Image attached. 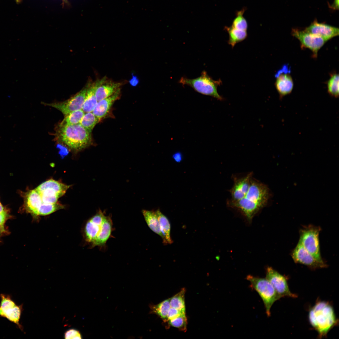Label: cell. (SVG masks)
I'll use <instances>...</instances> for the list:
<instances>
[{
  "label": "cell",
  "instance_id": "cell-1",
  "mask_svg": "<svg viewBox=\"0 0 339 339\" xmlns=\"http://www.w3.org/2000/svg\"><path fill=\"white\" fill-rule=\"evenodd\" d=\"M271 196L267 186L252 178L245 196L236 201L229 199L227 203L229 207L240 212L250 221L259 211L266 206Z\"/></svg>",
  "mask_w": 339,
  "mask_h": 339
},
{
  "label": "cell",
  "instance_id": "cell-2",
  "mask_svg": "<svg viewBox=\"0 0 339 339\" xmlns=\"http://www.w3.org/2000/svg\"><path fill=\"white\" fill-rule=\"evenodd\" d=\"M56 140L75 152L80 151L92 143L91 133L80 124L63 125L59 124L55 129Z\"/></svg>",
  "mask_w": 339,
  "mask_h": 339
},
{
  "label": "cell",
  "instance_id": "cell-3",
  "mask_svg": "<svg viewBox=\"0 0 339 339\" xmlns=\"http://www.w3.org/2000/svg\"><path fill=\"white\" fill-rule=\"evenodd\" d=\"M309 319L320 338L326 336L338 322L332 306L329 303L321 301L317 302L309 310Z\"/></svg>",
  "mask_w": 339,
  "mask_h": 339
},
{
  "label": "cell",
  "instance_id": "cell-4",
  "mask_svg": "<svg viewBox=\"0 0 339 339\" xmlns=\"http://www.w3.org/2000/svg\"><path fill=\"white\" fill-rule=\"evenodd\" d=\"M179 82L183 85L190 86L196 91L202 94L213 97L220 101L223 100V98L217 91L218 86L220 85L221 81L213 79L205 71L202 72L200 76L195 78L189 79L182 77Z\"/></svg>",
  "mask_w": 339,
  "mask_h": 339
},
{
  "label": "cell",
  "instance_id": "cell-5",
  "mask_svg": "<svg viewBox=\"0 0 339 339\" xmlns=\"http://www.w3.org/2000/svg\"><path fill=\"white\" fill-rule=\"evenodd\" d=\"M251 287L259 294L264 304L267 316L271 315L270 309L274 303L280 299L274 288L266 278L248 275L246 277Z\"/></svg>",
  "mask_w": 339,
  "mask_h": 339
},
{
  "label": "cell",
  "instance_id": "cell-6",
  "mask_svg": "<svg viewBox=\"0 0 339 339\" xmlns=\"http://www.w3.org/2000/svg\"><path fill=\"white\" fill-rule=\"evenodd\" d=\"M321 228L311 225L304 226L299 231V242L315 258L324 261L320 255L319 234Z\"/></svg>",
  "mask_w": 339,
  "mask_h": 339
},
{
  "label": "cell",
  "instance_id": "cell-7",
  "mask_svg": "<svg viewBox=\"0 0 339 339\" xmlns=\"http://www.w3.org/2000/svg\"><path fill=\"white\" fill-rule=\"evenodd\" d=\"M69 187L70 186L51 179L41 183L35 189L40 195L43 202L53 204L57 202L58 199Z\"/></svg>",
  "mask_w": 339,
  "mask_h": 339
},
{
  "label": "cell",
  "instance_id": "cell-8",
  "mask_svg": "<svg viewBox=\"0 0 339 339\" xmlns=\"http://www.w3.org/2000/svg\"><path fill=\"white\" fill-rule=\"evenodd\" d=\"M0 298V316L7 319L23 331V327L20 323L23 304L17 305L9 294L1 293Z\"/></svg>",
  "mask_w": 339,
  "mask_h": 339
},
{
  "label": "cell",
  "instance_id": "cell-9",
  "mask_svg": "<svg viewBox=\"0 0 339 339\" xmlns=\"http://www.w3.org/2000/svg\"><path fill=\"white\" fill-rule=\"evenodd\" d=\"M89 83L88 82L80 91L67 100L50 103L42 102L41 103L57 109L65 116L73 111L82 109Z\"/></svg>",
  "mask_w": 339,
  "mask_h": 339
},
{
  "label": "cell",
  "instance_id": "cell-10",
  "mask_svg": "<svg viewBox=\"0 0 339 339\" xmlns=\"http://www.w3.org/2000/svg\"><path fill=\"white\" fill-rule=\"evenodd\" d=\"M266 278L271 284L280 299L284 297H297L290 291L286 277L272 267L266 268Z\"/></svg>",
  "mask_w": 339,
  "mask_h": 339
},
{
  "label": "cell",
  "instance_id": "cell-11",
  "mask_svg": "<svg viewBox=\"0 0 339 339\" xmlns=\"http://www.w3.org/2000/svg\"><path fill=\"white\" fill-rule=\"evenodd\" d=\"M292 35L300 41L302 48H307L313 53V57L317 56L318 51L328 40L322 37L308 33L303 30L293 29Z\"/></svg>",
  "mask_w": 339,
  "mask_h": 339
},
{
  "label": "cell",
  "instance_id": "cell-12",
  "mask_svg": "<svg viewBox=\"0 0 339 339\" xmlns=\"http://www.w3.org/2000/svg\"><path fill=\"white\" fill-rule=\"evenodd\" d=\"M291 256L295 262L304 265L312 269L325 268L327 264L315 258L298 242L292 251Z\"/></svg>",
  "mask_w": 339,
  "mask_h": 339
},
{
  "label": "cell",
  "instance_id": "cell-13",
  "mask_svg": "<svg viewBox=\"0 0 339 339\" xmlns=\"http://www.w3.org/2000/svg\"><path fill=\"white\" fill-rule=\"evenodd\" d=\"M289 71L288 66L284 65L275 75V86L280 99L290 94L293 89V82Z\"/></svg>",
  "mask_w": 339,
  "mask_h": 339
},
{
  "label": "cell",
  "instance_id": "cell-14",
  "mask_svg": "<svg viewBox=\"0 0 339 339\" xmlns=\"http://www.w3.org/2000/svg\"><path fill=\"white\" fill-rule=\"evenodd\" d=\"M105 216L104 213L100 210L86 224L84 228L85 239L92 245L98 237Z\"/></svg>",
  "mask_w": 339,
  "mask_h": 339
},
{
  "label": "cell",
  "instance_id": "cell-15",
  "mask_svg": "<svg viewBox=\"0 0 339 339\" xmlns=\"http://www.w3.org/2000/svg\"><path fill=\"white\" fill-rule=\"evenodd\" d=\"M252 175V172H250L243 177L233 176L234 184L229 191L231 196L229 200L236 201L245 196L249 190Z\"/></svg>",
  "mask_w": 339,
  "mask_h": 339
},
{
  "label": "cell",
  "instance_id": "cell-16",
  "mask_svg": "<svg viewBox=\"0 0 339 339\" xmlns=\"http://www.w3.org/2000/svg\"><path fill=\"white\" fill-rule=\"evenodd\" d=\"M95 82L96 86L95 94L98 101L112 95L123 84V83L115 82L108 80L106 77Z\"/></svg>",
  "mask_w": 339,
  "mask_h": 339
},
{
  "label": "cell",
  "instance_id": "cell-17",
  "mask_svg": "<svg viewBox=\"0 0 339 339\" xmlns=\"http://www.w3.org/2000/svg\"><path fill=\"white\" fill-rule=\"evenodd\" d=\"M305 32L318 36L328 40L338 35V28L327 24L318 23L315 20L304 30Z\"/></svg>",
  "mask_w": 339,
  "mask_h": 339
},
{
  "label": "cell",
  "instance_id": "cell-18",
  "mask_svg": "<svg viewBox=\"0 0 339 339\" xmlns=\"http://www.w3.org/2000/svg\"><path fill=\"white\" fill-rule=\"evenodd\" d=\"M120 94L119 89L112 95L98 102L92 112L99 121L107 114L113 103L119 98Z\"/></svg>",
  "mask_w": 339,
  "mask_h": 339
},
{
  "label": "cell",
  "instance_id": "cell-19",
  "mask_svg": "<svg viewBox=\"0 0 339 339\" xmlns=\"http://www.w3.org/2000/svg\"><path fill=\"white\" fill-rule=\"evenodd\" d=\"M27 211L35 216H38V212L43 202L40 195L35 189L29 191L27 194L25 201Z\"/></svg>",
  "mask_w": 339,
  "mask_h": 339
},
{
  "label": "cell",
  "instance_id": "cell-20",
  "mask_svg": "<svg viewBox=\"0 0 339 339\" xmlns=\"http://www.w3.org/2000/svg\"><path fill=\"white\" fill-rule=\"evenodd\" d=\"M112 229V222L110 216H106L100 233L92 246H102L110 236Z\"/></svg>",
  "mask_w": 339,
  "mask_h": 339
},
{
  "label": "cell",
  "instance_id": "cell-21",
  "mask_svg": "<svg viewBox=\"0 0 339 339\" xmlns=\"http://www.w3.org/2000/svg\"><path fill=\"white\" fill-rule=\"evenodd\" d=\"M96 86V82L89 83L82 109L85 113L92 112L97 103L95 94Z\"/></svg>",
  "mask_w": 339,
  "mask_h": 339
},
{
  "label": "cell",
  "instance_id": "cell-22",
  "mask_svg": "<svg viewBox=\"0 0 339 339\" xmlns=\"http://www.w3.org/2000/svg\"><path fill=\"white\" fill-rule=\"evenodd\" d=\"M155 211L159 223L160 230L163 236V244L167 245L172 243L173 241L170 236L171 228L169 220L159 209Z\"/></svg>",
  "mask_w": 339,
  "mask_h": 339
},
{
  "label": "cell",
  "instance_id": "cell-23",
  "mask_svg": "<svg viewBox=\"0 0 339 339\" xmlns=\"http://www.w3.org/2000/svg\"><path fill=\"white\" fill-rule=\"evenodd\" d=\"M142 213L145 221L149 228L164 239L159 223L155 211L143 210Z\"/></svg>",
  "mask_w": 339,
  "mask_h": 339
},
{
  "label": "cell",
  "instance_id": "cell-24",
  "mask_svg": "<svg viewBox=\"0 0 339 339\" xmlns=\"http://www.w3.org/2000/svg\"><path fill=\"white\" fill-rule=\"evenodd\" d=\"M225 29L229 35L228 44L233 48L235 45L245 39L247 36L246 31L239 30L232 26H225Z\"/></svg>",
  "mask_w": 339,
  "mask_h": 339
},
{
  "label": "cell",
  "instance_id": "cell-25",
  "mask_svg": "<svg viewBox=\"0 0 339 339\" xmlns=\"http://www.w3.org/2000/svg\"><path fill=\"white\" fill-rule=\"evenodd\" d=\"M149 307L150 313L157 315L164 322L167 321V315L171 307L170 299H165L156 305L150 304Z\"/></svg>",
  "mask_w": 339,
  "mask_h": 339
},
{
  "label": "cell",
  "instance_id": "cell-26",
  "mask_svg": "<svg viewBox=\"0 0 339 339\" xmlns=\"http://www.w3.org/2000/svg\"><path fill=\"white\" fill-rule=\"evenodd\" d=\"M186 289L183 288L178 293L170 298V307L186 313L185 295Z\"/></svg>",
  "mask_w": 339,
  "mask_h": 339
},
{
  "label": "cell",
  "instance_id": "cell-27",
  "mask_svg": "<svg viewBox=\"0 0 339 339\" xmlns=\"http://www.w3.org/2000/svg\"><path fill=\"white\" fill-rule=\"evenodd\" d=\"M99 120L92 112L85 113L79 123L89 132L91 133Z\"/></svg>",
  "mask_w": 339,
  "mask_h": 339
},
{
  "label": "cell",
  "instance_id": "cell-28",
  "mask_svg": "<svg viewBox=\"0 0 339 339\" xmlns=\"http://www.w3.org/2000/svg\"><path fill=\"white\" fill-rule=\"evenodd\" d=\"M84 114L82 109L73 111L65 116L64 119L59 124L67 125L79 124Z\"/></svg>",
  "mask_w": 339,
  "mask_h": 339
},
{
  "label": "cell",
  "instance_id": "cell-29",
  "mask_svg": "<svg viewBox=\"0 0 339 339\" xmlns=\"http://www.w3.org/2000/svg\"><path fill=\"white\" fill-rule=\"evenodd\" d=\"M327 91L329 95L335 98L339 97V75L331 74L327 82Z\"/></svg>",
  "mask_w": 339,
  "mask_h": 339
},
{
  "label": "cell",
  "instance_id": "cell-30",
  "mask_svg": "<svg viewBox=\"0 0 339 339\" xmlns=\"http://www.w3.org/2000/svg\"><path fill=\"white\" fill-rule=\"evenodd\" d=\"M245 10V8L238 11L236 13V17L234 19L231 26L236 29L246 31L248 28V23L246 19L243 16Z\"/></svg>",
  "mask_w": 339,
  "mask_h": 339
},
{
  "label": "cell",
  "instance_id": "cell-31",
  "mask_svg": "<svg viewBox=\"0 0 339 339\" xmlns=\"http://www.w3.org/2000/svg\"><path fill=\"white\" fill-rule=\"evenodd\" d=\"M169 324L173 327L178 328L182 331H186L187 325V319L186 314H182L168 321Z\"/></svg>",
  "mask_w": 339,
  "mask_h": 339
},
{
  "label": "cell",
  "instance_id": "cell-32",
  "mask_svg": "<svg viewBox=\"0 0 339 339\" xmlns=\"http://www.w3.org/2000/svg\"><path fill=\"white\" fill-rule=\"evenodd\" d=\"M64 338L66 339H82V335L80 332L77 330L74 329H71L66 331L64 335Z\"/></svg>",
  "mask_w": 339,
  "mask_h": 339
},
{
  "label": "cell",
  "instance_id": "cell-33",
  "mask_svg": "<svg viewBox=\"0 0 339 339\" xmlns=\"http://www.w3.org/2000/svg\"><path fill=\"white\" fill-rule=\"evenodd\" d=\"M184 313L179 310L170 307V309L167 316V321L170 320Z\"/></svg>",
  "mask_w": 339,
  "mask_h": 339
},
{
  "label": "cell",
  "instance_id": "cell-34",
  "mask_svg": "<svg viewBox=\"0 0 339 339\" xmlns=\"http://www.w3.org/2000/svg\"><path fill=\"white\" fill-rule=\"evenodd\" d=\"M172 157L175 161L179 163L182 161L183 156L180 152H178L174 153L172 156Z\"/></svg>",
  "mask_w": 339,
  "mask_h": 339
},
{
  "label": "cell",
  "instance_id": "cell-35",
  "mask_svg": "<svg viewBox=\"0 0 339 339\" xmlns=\"http://www.w3.org/2000/svg\"><path fill=\"white\" fill-rule=\"evenodd\" d=\"M139 82V80L137 77L134 75H132V77L129 81V83L132 86H135L138 84Z\"/></svg>",
  "mask_w": 339,
  "mask_h": 339
},
{
  "label": "cell",
  "instance_id": "cell-36",
  "mask_svg": "<svg viewBox=\"0 0 339 339\" xmlns=\"http://www.w3.org/2000/svg\"><path fill=\"white\" fill-rule=\"evenodd\" d=\"M332 8L337 9L339 8V0H334L332 5L331 6Z\"/></svg>",
  "mask_w": 339,
  "mask_h": 339
},
{
  "label": "cell",
  "instance_id": "cell-37",
  "mask_svg": "<svg viewBox=\"0 0 339 339\" xmlns=\"http://www.w3.org/2000/svg\"><path fill=\"white\" fill-rule=\"evenodd\" d=\"M5 231V230L4 226L0 225V235Z\"/></svg>",
  "mask_w": 339,
  "mask_h": 339
},
{
  "label": "cell",
  "instance_id": "cell-38",
  "mask_svg": "<svg viewBox=\"0 0 339 339\" xmlns=\"http://www.w3.org/2000/svg\"><path fill=\"white\" fill-rule=\"evenodd\" d=\"M5 211V210H4V208L3 207V206L2 205L1 203L0 202V213H2Z\"/></svg>",
  "mask_w": 339,
  "mask_h": 339
},
{
  "label": "cell",
  "instance_id": "cell-39",
  "mask_svg": "<svg viewBox=\"0 0 339 339\" xmlns=\"http://www.w3.org/2000/svg\"></svg>",
  "mask_w": 339,
  "mask_h": 339
}]
</instances>
